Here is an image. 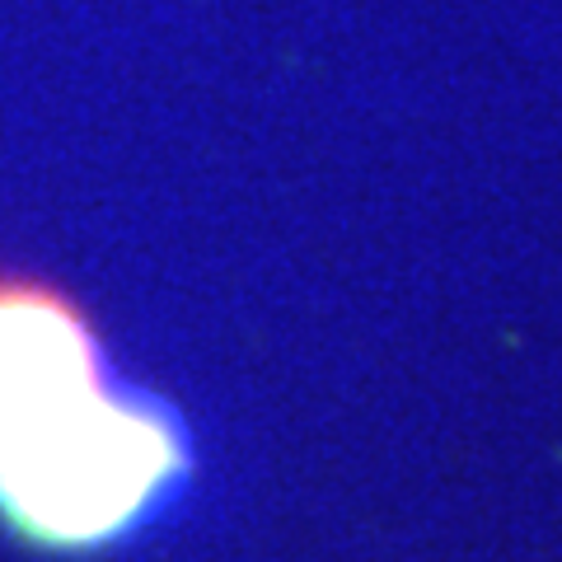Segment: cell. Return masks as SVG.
I'll return each instance as SVG.
<instances>
[{
    "label": "cell",
    "mask_w": 562,
    "mask_h": 562,
    "mask_svg": "<svg viewBox=\"0 0 562 562\" xmlns=\"http://www.w3.org/2000/svg\"><path fill=\"white\" fill-rule=\"evenodd\" d=\"M179 473L169 417L94 390L0 460V516L47 549H90L132 530Z\"/></svg>",
    "instance_id": "1"
},
{
    "label": "cell",
    "mask_w": 562,
    "mask_h": 562,
    "mask_svg": "<svg viewBox=\"0 0 562 562\" xmlns=\"http://www.w3.org/2000/svg\"><path fill=\"white\" fill-rule=\"evenodd\" d=\"M99 390L85 324L43 291H0V460Z\"/></svg>",
    "instance_id": "2"
}]
</instances>
